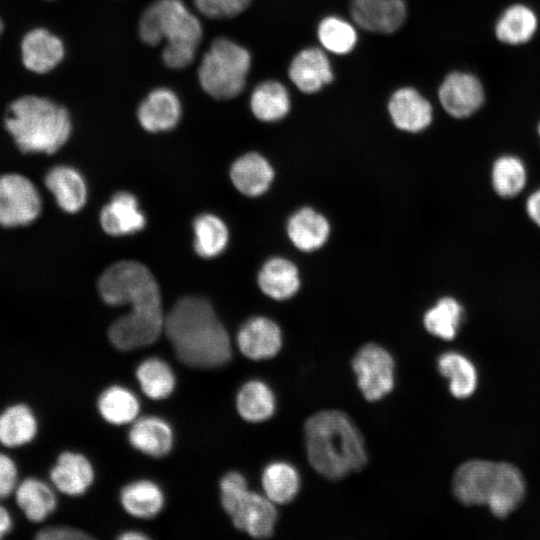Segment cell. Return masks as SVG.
Here are the masks:
<instances>
[{"label":"cell","mask_w":540,"mask_h":540,"mask_svg":"<svg viewBox=\"0 0 540 540\" xmlns=\"http://www.w3.org/2000/svg\"><path fill=\"white\" fill-rule=\"evenodd\" d=\"M57 491L50 483L37 476L21 477L12 499L29 522L40 524L57 509Z\"/></svg>","instance_id":"14"},{"label":"cell","mask_w":540,"mask_h":540,"mask_svg":"<svg viewBox=\"0 0 540 540\" xmlns=\"http://www.w3.org/2000/svg\"><path fill=\"white\" fill-rule=\"evenodd\" d=\"M48 476L58 493L78 497L91 487L95 473L91 462L84 454L66 450L57 456Z\"/></svg>","instance_id":"13"},{"label":"cell","mask_w":540,"mask_h":540,"mask_svg":"<svg viewBox=\"0 0 540 540\" xmlns=\"http://www.w3.org/2000/svg\"><path fill=\"white\" fill-rule=\"evenodd\" d=\"M537 132H538V135H539V137H540V122H539V124H538V126H537Z\"/></svg>","instance_id":"46"},{"label":"cell","mask_w":540,"mask_h":540,"mask_svg":"<svg viewBox=\"0 0 540 540\" xmlns=\"http://www.w3.org/2000/svg\"><path fill=\"white\" fill-rule=\"evenodd\" d=\"M230 178L240 193L256 197L268 190L274 178V171L262 155L250 152L234 161L230 169Z\"/></svg>","instance_id":"25"},{"label":"cell","mask_w":540,"mask_h":540,"mask_svg":"<svg viewBox=\"0 0 540 540\" xmlns=\"http://www.w3.org/2000/svg\"><path fill=\"white\" fill-rule=\"evenodd\" d=\"M251 0H193L197 10L212 19H226L243 12Z\"/></svg>","instance_id":"39"},{"label":"cell","mask_w":540,"mask_h":540,"mask_svg":"<svg viewBox=\"0 0 540 540\" xmlns=\"http://www.w3.org/2000/svg\"><path fill=\"white\" fill-rule=\"evenodd\" d=\"M289 78L304 93H315L333 79L330 61L315 47L301 50L293 58L288 70Z\"/></svg>","instance_id":"21"},{"label":"cell","mask_w":540,"mask_h":540,"mask_svg":"<svg viewBox=\"0 0 540 540\" xmlns=\"http://www.w3.org/2000/svg\"><path fill=\"white\" fill-rule=\"evenodd\" d=\"M14 517L10 509L0 502V539L8 536L14 528Z\"/></svg>","instance_id":"43"},{"label":"cell","mask_w":540,"mask_h":540,"mask_svg":"<svg viewBox=\"0 0 540 540\" xmlns=\"http://www.w3.org/2000/svg\"><path fill=\"white\" fill-rule=\"evenodd\" d=\"M164 332L176 357L190 367L219 368L232 357L228 332L203 297L180 298L165 316Z\"/></svg>","instance_id":"1"},{"label":"cell","mask_w":540,"mask_h":540,"mask_svg":"<svg viewBox=\"0 0 540 540\" xmlns=\"http://www.w3.org/2000/svg\"><path fill=\"white\" fill-rule=\"evenodd\" d=\"M138 32L147 45L165 41L162 59L172 69H182L193 62L203 35L200 20L183 0L153 2L141 15Z\"/></svg>","instance_id":"6"},{"label":"cell","mask_w":540,"mask_h":540,"mask_svg":"<svg viewBox=\"0 0 540 540\" xmlns=\"http://www.w3.org/2000/svg\"><path fill=\"white\" fill-rule=\"evenodd\" d=\"M525 209L530 220L540 228V188L528 196Z\"/></svg>","instance_id":"42"},{"label":"cell","mask_w":540,"mask_h":540,"mask_svg":"<svg viewBox=\"0 0 540 540\" xmlns=\"http://www.w3.org/2000/svg\"><path fill=\"white\" fill-rule=\"evenodd\" d=\"M128 439L136 450L160 458L171 451L174 434L166 420L157 416H145L133 421Z\"/></svg>","instance_id":"23"},{"label":"cell","mask_w":540,"mask_h":540,"mask_svg":"<svg viewBox=\"0 0 540 540\" xmlns=\"http://www.w3.org/2000/svg\"><path fill=\"white\" fill-rule=\"evenodd\" d=\"M220 499L237 529L254 538H268L274 533L278 516L274 503L250 491L243 474L230 471L221 478Z\"/></svg>","instance_id":"8"},{"label":"cell","mask_w":540,"mask_h":540,"mask_svg":"<svg viewBox=\"0 0 540 540\" xmlns=\"http://www.w3.org/2000/svg\"><path fill=\"white\" fill-rule=\"evenodd\" d=\"M265 496L276 504L291 502L299 492L300 476L297 469L288 462L269 463L261 476Z\"/></svg>","instance_id":"30"},{"label":"cell","mask_w":540,"mask_h":540,"mask_svg":"<svg viewBox=\"0 0 540 540\" xmlns=\"http://www.w3.org/2000/svg\"><path fill=\"white\" fill-rule=\"evenodd\" d=\"M98 290L106 304L130 306L129 312L119 317L129 330L144 334L164 327L159 285L144 264L134 260L113 263L101 274Z\"/></svg>","instance_id":"3"},{"label":"cell","mask_w":540,"mask_h":540,"mask_svg":"<svg viewBox=\"0 0 540 540\" xmlns=\"http://www.w3.org/2000/svg\"><path fill=\"white\" fill-rule=\"evenodd\" d=\"M236 408L242 419L251 423L262 422L268 420L275 412V395L264 381L252 379L239 389Z\"/></svg>","instance_id":"29"},{"label":"cell","mask_w":540,"mask_h":540,"mask_svg":"<svg viewBox=\"0 0 540 540\" xmlns=\"http://www.w3.org/2000/svg\"><path fill=\"white\" fill-rule=\"evenodd\" d=\"M39 418L27 403L12 402L0 410V448L12 451L33 443L39 434Z\"/></svg>","instance_id":"16"},{"label":"cell","mask_w":540,"mask_h":540,"mask_svg":"<svg viewBox=\"0 0 540 540\" xmlns=\"http://www.w3.org/2000/svg\"><path fill=\"white\" fill-rule=\"evenodd\" d=\"M538 26V16L530 6L514 3L499 15L494 34L499 42L518 46L528 43L536 34Z\"/></svg>","instance_id":"24"},{"label":"cell","mask_w":540,"mask_h":540,"mask_svg":"<svg viewBox=\"0 0 540 540\" xmlns=\"http://www.w3.org/2000/svg\"><path fill=\"white\" fill-rule=\"evenodd\" d=\"M4 127L22 153L53 154L72 133L67 109L53 100L26 94L7 107Z\"/></svg>","instance_id":"4"},{"label":"cell","mask_w":540,"mask_h":540,"mask_svg":"<svg viewBox=\"0 0 540 540\" xmlns=\"http://www.w3.org/2000/svg\"><path fill=\"white\" fill-rule=\"evenodd\" d=\"M388 111L394 125L408 132L426 129L433 118L431 103L412 87L396 90L389 100Z\"/></svg>","instance_id":"18"},{"label":"cell","mask_w":540,"mask_h":540,"mask_svg":"<svg viewBox=\"0 0 540 540\" xmlns=\"http://www.w3.org/2000/svg\"><path fill=\"white\" fill-rule=\"evenodd\" d=\"M140 125L148 132H164L173 129L181 118L178 96L168 88L151 91L137 110Z\"/></svg>","instance_id":"19"},{"label":"cell","mask_w":540,"mask_h":540,"mask_svg":"<svg viewBox=\"0 0 540 540\" xmlns=\"http://www.w3.org/2000/svg\"><path fill=\"white\" fill-rule=\"evenodd\" d=\"M317 35L322 46L334 54H347L356 45L357 33L346 20L329 16L321 20Z\"/></svg>","instance_id":"38"},{"label":"cell","mask_w":540,"mask_h":540,"mask_svg":"<svg viewBox=\"0 0 540 540\" xmlns=\"http://www.w3.org/2000/svg\"><path fill=\"white\" fill-rule=\"evenodd\" d=\"M250 67L248 50L230 39L219 37L202 57L198 80L211 97L228 100L243 91Z\"/></svg>","instance_id":"7"},{"label":"cell","mask_w":540,"mask_h":540,"mask_svg":"<svg viewBox=\"0 0 540 540\" xmlns=\"http://www.w3.org/2000/svg\"><path fill=\"white\" fill-rule=\"evenodd\" d=\"M250 108L256 118L274 122L284 118L290 110L287 89L279 82L268 80L260 83L250 97Z\"/></svg>","instance_id":"32"},{"label":"cell","mask_w":540,"mask_h":540,"mask_svg":"<svg viewBox=\"0 0 540 540\" xmlns=\"http://www.w3.org/2000/svg\"><path fill=\"white\" fill-rule=\"evenodd\" d=\"M304 439L311 466L327 479L340 480L360 471L367 462L363 437L342 411L324 410L310 416Z\"/></svg>","instance_id":"2"},{"label":"cell","mask_w":540,"mask_h":540,"mask_svg":"<svg viewBox=\"0 0 540 540\" xmlns=\"http://www.w3.org/2000/svg\"><path fill=\"white\" fill-rule=\"evenodd\" d=\"M57 205L67 213L80 211L86 203L87 186L81 173L72 166L52 167L44 178Z\"/></svg>","instance_id":"22"},{"label":"cell","mask_w":540,"mask_h":540,"mask_svg":"<svg viewBox=\"0 0 540 540\" xmlns=\"http://www.w3.org/2000/svg\"><path fill=\"white\" fill-rule=\"evenodd\" d=\"M118 539L120 540H145V539H149V536L140 531L129 530V531L122 532L118 536Z\"/></svg>","instance_id":"44"},{"label":"cell","mask_w":540,"mask_h":540,"mask_svg":"<svg viewBox=\"0 0 540 540\" xmlns=\"http://www.w3.org/2000/svg\"><path fill=\"white\" fill-rule=\"evenodd\" d=\"M438 99L448 115L457 119L468 118L484 105V85L473 73L453 71L440 84Z\"/></svg>","instance_id":"11"},{"label":"cell","mask_w":540,"mask_h":540,"mask_svg":"<svg viewBox=\"0 0 540 540\" xmlns=\"http://www.w3.org/2000/svg\"><path fill=\"white\" fill-rule=\"evenodd\" d=\"M21 479L20 468L10 451L0 448V502L12 498Z\"/></svg>","instance_id":"40"},{"label":"cell","mask_w":540,"mask_h":540,"mask_svg":"<svg viewBox=\"0 0 540 540\" xmlns=\"http://www.w3.org/2000/svg\"><path fill=\"white\" fill-rule=\"evenodd\" d=\"M24 68L34 74H46L55 69L65 56L63 41L43 27L27 31L20 42Z\"/></svg>","instance_id":"12"},{"label":"cell","mask_w":540,"mask_h":540,"mask_svg":"<svg viewBox=\"0 0 540 540\" xmlns=\"http://www.w3.org/2000/svg\"><path fill=\"white\" fill-rule=\"evenodd\" d=\"M240 352L251 360H265L274 357L282 347V333L279 326L263 316L249 318L237 334Z\"/></svg>","instance_id":"17"},{"label":"cell","mask_w":540,"mask_h":540,"mask_svg":"<svg viewBox=\"0 0 540 540\" xmlns=\"http://www.w3.org/2000/svg\"><path fill=\"white\" fill-rule=\"evenodd\" d=\"M350 14L361 28L375 33H393L404 23V0H351Z\"/></svg>","instance_id":"15"},{"label":"cell","mask_w":540,"mask_h":540,"mask_svg":"<svg viewBox=\"0 0 540 540\" xmlns=\"http://www.w3.org/2000/svg\"><path fill=\"white\" fill-rule=\"evenodd\" d=\"M102 229L111 236L131 235L146 225L137 198L126 191L116 193L100 212Z\"/></svg>","instance_id":"20"},{"label":"cell","mask_w":540,"mask_h":540,"mask_svg":"<svg viewBox=\"0 0 540 540\" xmlns=\"http://www.w3.org/2000/svg\"><path fill=\"white\" fill-rule=\"evenodd\" d=\"M135 374L141 390L150 399H165L175 389L174 372L169 364L160 358L145 359L138 365Z\"/></svg>","instance_id":"33"},{"label":"cell","mask_w":540,"mask_h":540,"mask_svg":"<svg viewBox=\"0 0 540 540\" xmlns=\"http://www.w3.org/2000/svg\"><path fill=\"white\" fill-rule=\"evenodd\" d=\"M120 503L129 515L150 519L163 509L165 498L158 484L141 479L130 482L121 489Z\"/></svg>","instance_id":"27"},{"label":"cell","mask_w":540,"mask_h":540,"mask_svg":"<svg viewBox=\"0 0 540 540\" xmlns=\"http://www.w3.org/2000/svg\"><path fill=\"white\" fill-rule=\"evenodd\" d=\"M439 373L449 379V388L453 396L466 398L473 394L477 385V373L474 365L463 355L446 352L437 360Z\"/></svg>","instance_id":"35"},{"label":"cell","mask_w":540,"mask_h":540,"mask_svg":"<svg viewBox=\"0 0 540 540\" xmlns=\"http://www.w3.org/2000/svg\"><path fill=\"white\" fill-rule=\"evenodd\" d=\"M194 249L203 258L221 254L228 243L229 232L221 218L211 213L197 216L193 221Z\"/></svg>","instance_id":"34"},{"label":"cell","mask_w":540,"mask_h":540,"mask_svg":"<svg viewBox=\"0 0 540 540\" xmlns=\"http://www.w3.org/2000/svg\"><path fill=\"white\" fill-rule=\"evenodd\" d=\"M3 30H4V23H3L2 18L0 17V36L3 33Z\"/></svg>","instance_id":"45"},{"label":"cell","mask_w":540,"mask_h":540,"mask_svg":"<svg viewBox=\"0 0 540 540\" xmlns=\"http://www.w3.org/2000/svg\"><path fill=\"white\" fill-rule=\"evenodd\" d=\"M262 292L275 300L292 297L299 289L297 267L288 259L275 257L265 262L258 274Z\"/></svg>","instance_id":"28"},{"label":"cell","mask_w":540,"mask_h":540,"mask_svg":"<svg viewBox=\"0 0 540 540\" xmlns=\"http://www.w3.org/2000/svg\"><path fill=\"white\" fill-rule=\"evenodd\" d=\"M452 490L464 505H487L494 516L505 518L522 502L525 481L511 463L474 459L457 468Z\"/></svg>","instance_id":"5"},{"label":"cell","mask_w":540,"mask_h":540,"mask_svg":"<svg viewBox=\"0 0 540 540\" xmlns=\"http://www.w3.org/2000/svg\"><path fill=\"white\" fill-rule=\"evenodd\" d=\"M527 182V169L524 162L515 155L499 156L492 165L491 184L495 193L502 198L519 195Z\"/></svg>","instance_id":"36"},{"label":"cell","mask_w":540,"mask_h":540,"mask_svg":"<svg viewBox=\"0 0 540 540\" xmlns=\"http://www.w3.org/2000/svg\"><path fill=\"white\" fill-rule=\"evenodd\" d=\"M42 212L38 188L20 173L0 175V226L16 228L33 223Z\"/></svg>","instance_id":"9"},{"label":"cell","mask_w":540,"mask_h":540,"mask_svg":"<svg viewBox=\"0 0 540 540\" xmlns=\"http://www.w3.org/2000/svg\"><path fill=\"white\" fill-rule=\"evenodd\" d=\"M97 408L106 422L124 425L136 420L140 403L131 390L120 385H113L99 395Z\"/></svg>","instance_id":"31"},{"label":"cell","mask_w":540,"mask_h":540,"mask_svg":"<svg viewBox=\"0 0 540 540\" xmlns=\"http://www.w3.org/2000/svg\"><path fill=\"white\" fill-rule=\"evenodd\" d=\"M463 317L461 304L452 297H443L426 311L423 324L426 330L441 339L455 338Z\"/></svg>","instance_id":"37"},{"label":"cell","mask_w":540,"mask_h":540,"mask_svg":"<svg viewBox=\"0 0 540 540\" xmlns=\"http://www.w3.org/2000/svg\"><path fill=\"white\" fill-rule=\"evenodd\" d=\"M35 538L38 540H82L91 539V536L77 528L59 525L40 528Z\"/></svg>","instance_id":"41"},{"label":"cell","mask_w":540,"mask_h":540,"mask_svg":"<svg viewBox=\"0 0 540 540\" xmlns=\"http://www.w3.org/2000/svg\"><path fill=\"white\" fill-rule=\"evenodd\" d=\"M357 385L363 397L375 402L388 395L395 384V363L382 346L369 343L361 347L352 360Z\"/></svg>","instance_id":"10"},{"label":"cell","mask_w":540,"mask_h":540,"mask_svg":"<svg viewBox=\"0 0 540 540\" xmlns=\"http://www.w3.org/2000/svg\"><path fill=\"white\" fill-rule=\"evenodd\" d=\"M287 233L299 250L310 252L323 246L329 236L330 226L322 214L304 207L290 217Z\"/></svg>","instance_id":"26"}]
</instances>
